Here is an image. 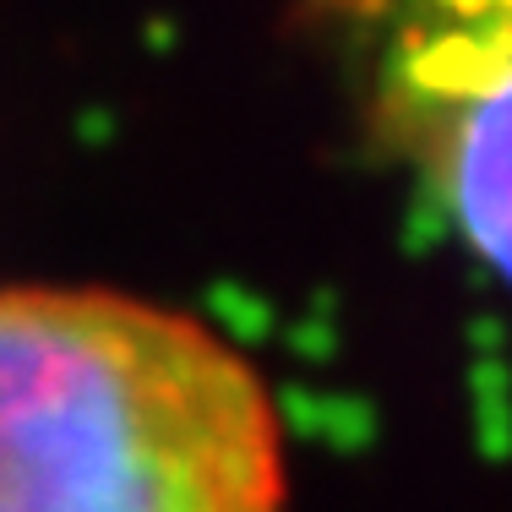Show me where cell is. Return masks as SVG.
I'll return each instance as SVG.
<instances>
[{
  "instance_id": "cell-1",
  "label": "cell",
  "mask_w": 512,
  "mask_h": 512,
  "mask_svg": "<svg viewBox=\"0 0 512 512\" xmlns=\"http://www.w3.org/2000/svg\"><path fill=\"white\" fill-rule=\"evenodd\" d=\"M0 512H289L262 371L99 284L0 289Z\"/></svg>"
},
{
  "instance_id": "cell-2",
  "label": "cell",
  "mask_w": 512,
  "mask_h": 512,
  "mask_svg": "<svg viewBox=\"0 0 512 512\" xmlns=\"http://www.w3.org/2000/svg\"><path fill=\"white\" fill-rule=\"evenodd\" d=\"M365 131L512 289V0H355Z\"/></svg>"
}]
</instances>
